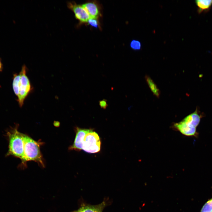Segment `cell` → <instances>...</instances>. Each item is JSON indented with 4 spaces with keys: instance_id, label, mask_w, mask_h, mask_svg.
I'll use <instances>...</instances> for the list:
<instances>
[{
    "instance_id": "52a82bcc",
    "label": "cell",
    "mask_w": 212,
    "mask_h": 212,
    "mask_svg": "<svg viewBox=\"0 0 212 212\" xmlns=\"http://www.w3.org/2000/svg\"><path fill=\"white\" fill-rule=\"evenodd\" d=\"M173 127L182 134L187 136H196L198 135L196 127L188 125L182 120L174 123Z\"/></svg>"
},
{
    "instance_id": "2e32d148",
    "label": "cell",
    "mask_w": 212,
    "mask_h": 212,
    "mask_svg": "<svg viewBox=\"0 0 212 212\" xmlns=\"http://www.w3.org/2000/svg\"><path fill=\"white\" fill-rule=\"evenodd\" d=\"M99 102V105L101 108L104 109H105L108 106L107 100L105 99L100 100Z\"/></svg>"
},
{
    "instance_id": "9a60e30c",
    "label": "cell",
    "mask_w": 212,
    "mask_h": 212,
    "mask_svg": "<svg viewBox=\"0 0 212 212\" xmlns=\"http://www.w3.org/2000/svg\"><path fill=\"white\" fill-rule=\"evenodd\" d=\"M97 19L90 18L87 23L91 26L95 28H97L99 26V23Z\"/></svg>"
},
{
    "instance_id": "9c48e42d",
    "label": "cell",
    "mask_w": 212,
    "mask_h": 212,
    "mask_svg": "<svg viewBox=\"0 0 212 212\" xmlns=\"http://www.w3.org/2000/svg\"><path fill=\"white\" fill-rule=\"evenodd\" d=\"M105 206L104 201L97 205H85L74 212H102Z\"/></svg>"
},
{
    "instance_id": "ba28073f",
    "label": "cell",
    "mask_w": 212,
    "mask_h": 212,
    "mask_svg": "<svg viewBox=\"0 0 212 212\" xmlns=\"http://www.w3.org/2000/svg\"><path fill=\"white\" fill-rule=\"evenodd\" d=\"M82 5L87 12L90 18L97 19L100 16V9L97 2H89Z\"/></svg>"
},
{
    "instance_id": "e0dca14e",
    "label": "cell",
    "mask_w": 212,
    "mask_h": 212,
    "mask_svg": "<svg viewBox=\"0 0 212 212\" xmlns=\"http://www.w3.org/2000/svg\"><path fill=\"white\" fill-rule=\"evenodd\" d=\"M3 69V64L1 62V59L0 58V72Z\"/></svg>"
},
{
    "instance_id": "8fae6325",
    "label": "cell",
    "mask_w": 212,
    "mask_h": 212,
    "mask_svg": "<svg viewBox=\"0 0 212 212\" xmlns=\"http://www.w3.org/2000/svg\"><path fill=\"white\" fill-rule=\"evenodd\" d=\"M146 82L153 94L158 97L160 95V91L153 80L149 76L145 77Z\"/></svg>"
},
{
    "instance_id": "7a4b0ae2",
    "label": "cell",
    "mask_w": 212,
    "mask_h": 212,
    "mask_svg": "<svg viewBox=\"0 0 212 212\" xmlns=\"http://www.w3.org/2000/svg\"><path fill=\"white\" fill-rule=\"evenodd\" d=\"M27 68L24 65L19 74L20 78L18 82L16 93L19 106L21 107L26 98L32 89L29 79L26 75Z\"/></svg>"
},
{
    "instance_id": "5bb4252c",
    "label": "cell",
    "mask_w": 212,
    "mask_h": 212,
    "mask_svg": "<svg viewBox=\"0 0 212 212\" xmlns=\"http://www.w3.org/2000/svg\"><path fill=\"white\" fill-rule=\"evenodd\" d=\"M130 46L132 49L135 50H139L141 49V47L140 42L136 40H132L130 42Z\"/></svg>"
},
{
    "instance_id": "8992f818",
    "label": "cell",
    "mask_w": 212,
    "mask_h": 212,
    "mask_svg": "<svg viewBox=\"0 0 212 212\" xmlns=\"http://www.w3.org/2000/svg\"><path fill=\"white\" fill-rule=\"evenodd\" d=\"M91 129L76 127L75 138L73 145L70 147L69 149L77 151L82 150V143L85 136Z\"/></svg>"
},
{
    "instance_id": "5b68a950",
    "label": "cell",
    "mask_w": 212,
    "mask_h": 212,
    "mask_svg": "<svg viewBox=\"0 0 212 212\" xmlns=\"http://www.w3.org/2000/svg\"><path fill=\"white\" fill-rule=\"evenodd\" d=\"M68 7L74 12L76 18L80 23H87L90 17L87 11L82 6L73 2L67 3Z\"/></svg>"
},
{
    "instance_id": "6da1fadb",
    "label": "cell",
    "mask_w": 212,
    "mask_h": 212,
    "mask_svg": "<svg viewBox=\"0 0 212 212\" xmlns=\"http://www.w3.org/2000/svg\"><path fill=\"white\" fill-rule=\"evenodd\" d=\"M24 150L21 159L25 163L28 161H34L44 166L42 155L40 149V143L35 141L27 135L23 134Z\"/></svg>"
},
{
    "instance_id": "3957f363",
    "label": "cell",
    "mask_w": 212,
    "mask_h": 212,
    "mask_svg": "<svg viewBox=\"0 0 212 212\" xmlns=\"http://www.w3.org/2000/svg\"><path fill=\"white\" fill-rule=\"evenodd\" d=\"M9 149L8 155H11L21 159L24 150L23 134L19 132L17 128L9 132Z\"/></svg>"
},
{
    "instance_id": "277c9868",
    "label": "cell",
    "mask_w": 212,
    "mask_h": 212,
    "mask_svg": "<svg viewBox=\"0 0 212 212\" xmlns=\"http://www.w3.org/2000/svg\"><path fill=\"white\" fill-rule=\"evenodd\" d=\"M101 145V140L98 135L92 129L85 136L82 150L88 153H97L100 150Z\"/></svg>"
},
{
    "instance_id": "30bf717a",
    "label": "cell",
    "mask_w": 212,
    "mask_h": 212,
    "mask_svg": "<svg viewBox=\"0 0 212 212\" xmlns=\"http://www.w3.org/2000/svg\"><path fill=\"white\" fill-rule=\"evenodd\" d=\"M182 120L196 127L200 123V117L196 111L186 116Z\"/></svg>"
},
{
    "instance_id": "7c38bea8",
    "label": "cell",
    "mask_w": 212,
    "mask_h": 212,
    "mask_svg": "<svg viewBox=\"0 0 212 212\" xmlns=\"http://www.w3.org/2000/svg\"><path fill=\"white\" fill-rule=\"evenodd\" d=\"M196 3L200 10L208 9L212 4V0H197Z\"/></svg>"
},
{
    "instance_id": "4fadbf2b",
    "label": "cell",
    "mask_w": 212,
    "mask_h": 212,
    "mask_svg": "<svg viewBox=\"0 0 212 212\" xmlns=\"http://www.w3.org/2000/svg\"><path fill=\"white\" fill-rule=\"evenodd\" d=\"M200 212H212V197L205 203Z\"/></svg>"
}]
</instances>
